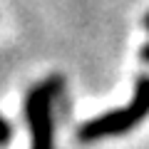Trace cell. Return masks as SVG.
<instances>
[{
  "instance_id": "6da1fadb",
  "label": "cell",
  "mask_w": 149,
  "mask_h": 149,
  "mask_svg": "<svg viewBox=\"0 0 149 149\" xmlns=\"http://www.w3.org/2000/svg\"><path fill=\"white\" fill-rule=\"evenodd\" d=\"M149 114V74H139L134 82V95L132 102L122 109H109L104 114L87 119L77 127V139L85 144L100 142V139H109V137H119V134L132 132L134 127L147 119Z\"/></svg>"
},
{
  "instance_id": "7a4b0ae2",
  "label": "cell",
  "mask_w": 149,
  "mask_h": 149,
  "mask_svg": "<svg viewBox=\"0 0 149 149\" xmlns=\"http://www.w3.org/2000/svg\"><path fill=\"white\" fill-rule=\"evenodd\" d=\"M65 100V77L50 74L25 97V119L30 129V149H55V104Z\"/></svg>"
},
{
  "instance_id": "3957f363",
  "label": "cell",
  "mask_w": 149,
  "mask_h": 149,
  "mask_svg": "<svg viewBox=\"0 0 149 149\" xmlns=\"http://www.w3.org/2000/svg\"><path fill=\"white\" fill-rule=\"evenodd\" d=\"M10 139H13V127H10V122L0 114V147H8Z\"/></svg>"
},
{
  "instance_id": "277c9868",
  "label": "cell",
  "mask_w": 149,
  "mask_h": 149,
  "mask_svg": "<svg viewBox=\"0 0 149 149\" xmlns=\"http://www.w3.org/2000/svg\"><path fill=\"white\" fill-rule=\"evenodd\" d=\"M139 57H142V62H147V65H149V42H147V45H142V50H139Z\"/></svg>"
},
{
  "instance_id": "5b68a950",
  "label": "cell",
  "mask_w": 149,
  "mask_h": 149,
  "mask_svg": "<svg viewBox=\"0 0 149 149\" xmlns=\"http://www.w3.org/2000/svg\"><path fill=\"white\" fill-rule=\"evenodd\" d=\"M144 27H147V30H149V13H147V15H144Z\"/></svg>"
}]
</instances>
